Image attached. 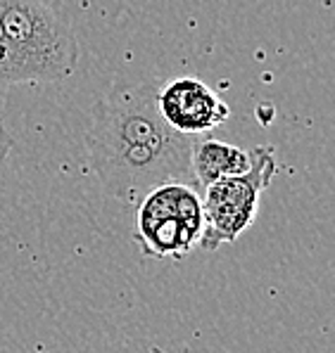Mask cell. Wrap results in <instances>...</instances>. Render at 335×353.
Masks as SVG:
<instances>
[{
    "label": "cell",
    "mask_w": 335,
    "mask_h": 353,
    "mask_svg": "<svg viewBox=\"0 0 335 353\" xmlns=\"http://www.w3.org/2000/svg\"><path fill=\"white\" fill-rule=\"evenodd\" d=\"M157 88L148 81L112 88L93 107L84 135L90 171L124 204H136L148 190L169 181L198 188L191 168L198 135L178 133L162 119Z\"/></svg>",
    "instance_id": "6da1fadb"
},
{
    "label": "cell",
    "mask_w": 335,
    "mask_h": 353,
    "mask_svg": "<svg viewBox=\"0 0 335 353\" xmlns=\"http://www.w3.org/2000/svg\"><path fill=\"white\" fill-rule=\"evenodd\" d=\"M0 24L17 55L24 83H55L74 74L77 36L43 0H0Z\"/></svg>",
    "instance_id": "7a4b0ae2"
},
{
    "label": "cell",
    "mask_w": 335,
    "mask_h": 353,
    "mask_svg": "<svg viewBox=\"0 0 335 353\" xmlns=\"http://www.w3.org/2000/svg\"><path fill=\"white\" fill-rule=\"evenodd\" d=\"M133 240L150 259L176 261L200 247L204 232L202 192L183 181L155 185L136 202Z\"/></svg>",
    "instance_id": "3957f363"
},
{
    "label": "cell",
    "mask_w": 335,
    "mask_h": 353,
    "mask_svg": "<svg viewBox=\"0 0 335 353\" xmlns=\"http://www.w3.org/2000/svg\"><path fill=\"white\" fill-rule=\"evenodd\" d=\"M276 173L274 150L252 148L250 168L238 176L221 178L202 190L204 232L200 247L214 252L221 244L236 242L257 219L259 197Z\"/></svg>",
    "instance_id": "277c9868"
},
{
    "label": "cell",
    "mask_w": 335,
    "mask_h": 353,
    "mask_svg": "<svg viewBox=\"0 0 335 353\" xmlns=\"http://www.w3.org/2000/svg\"><path fill=\"white\" fill-rule=\"evenodd\" d=\"M157 110L171 128L183 135H207L229 119V105L207 83L181 76L157 88Z\"/></svg>",
    "instance_id": "5b68a950"
},
{
    "label": "cell",
    "mask_w": 335,
    "mask_h": 353,
    "mask_svg": "<svg viewBox=\"0 0 335 353\" xmlns=\"http://www.w3.org/2000/svg\"><path fill=\"white\" fill-rule=\"evenodd\" d=\"M191 168L200 192H202L204 188L221 181V178L245 173L250 168V150L200 135L191 152Z\"/></svg>",
    "instance_id": "8992f818"
},
{
    "label": "cell",
    "mask_w": 335,
    "mask_h": 353,
    "mask_svg": "<svg viewBox=\"0 0 335 353\" xmlns=\"http://www.w3.org/2000/svg\"><path fill=\"white\" fill-rule=\"evenodd\" d=\"M19 83H24V76H21L17 55H15L12 46L3 31V24H0V90Z\"/></svg>",
    "instance_id": "52a82bcc"
},
{
    "label": "cell",
    "mask_w": 335,
    "mask_h": 353,
    "mask_svg": "<svg viewBox=\"0 0 335 353\" xmlns=\"http://www.w3.org/2000/svg\"><path fill=\"white\" fill-rule=\"evenodd\" d=\"M12 145H15V138L8 133V128H5L3 112H0V164H3V161L8 159V154L12 152Z\"/></svg>",
    "instance_id": "ba28073f"
}]
</instances>
